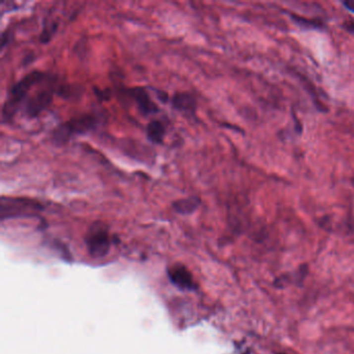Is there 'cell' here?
<instances>
[{
  "label": "cell",
  "mask_w": 354,
  "mask_h": 354,
  "mask_svg": "<svg viewBox=\"0 0 354 354\" xmlns=\"http://www.w3.org/2000/svg\"><path fill=\"white\" fill-rule=\"evenodd\" d=\"M174 109L188 116H196L198 102L196 97L188 92H178L170 99Z\"/></svg>",
  "instance_id": "obj_7"
},
{
  "label": "cell",
  "mask_w": 354,
  "mask_h": 354,
  "mask_svg": "<svg viewBox=\"0 0 354 354\" xmlns=\"http://www.w3.org/2000/svg\"><path fill=\"white\" fill-rule=\"evenodd\" d=\"M201 202L202 200L199 196H190L173 202L171 208L180 215H190L199 209Z\"/></svg>",
  "instance_id": "obj_9"
},
{
  "label": "cell",
  "mask_w": 354,
  "mask_h": 354,
  "mask_svg": "<svg viewBox=\"0 0 354 354\" xmlns=\"http://www.w3.org/2000/svg\"><path fill=\"white\" fill-rule=\"evenodd\" d=\"M96 96L98 97V99L101 101H109L111 98V92L110 90H98L97 88H94Z\"/></svg>",
  "instance_id": "obj_13"
},
{
  "label": "cell",
  "mask_w": 354,
  "mask_h": 354,
  "mask_svg": "<svg viewBox=\"0 0 354 354\" xmlns=\"http://www.w3.org/2000/svg\"><path fill=\"white\" fill-rule=\"evenodd\" d=\"M100 117L95 113H85L80 116H74L72 119L58 124L50 134L51 144L61 148L68 145L74 136L83 135L95 131L100 125Z\"/></svg>",
  "instance_id": "obj_2"
},
{
  "label": "cell",
  "mask_w": 354,
  "mask_h": 354,
  "mask_svg": "<svg viewBox=\"0 0 354 354\" xmlns=\"http://www.w3.org/2000/svg\"><path fill=\"white\" fill-rule=\"evenodd\" d=\"M343 4H344V6L349 9L350 12L354 13V0H350V1H344L343 2Z\"/></svg>",
  "instance_id": "obj_16"
},
{
  "label": "cell",
  "mask_w": 354,
  "mask_h": 354,
  "mask_svg": "<svg viewBox=\"0 0 354 354\" xmlns=\"http://www.w3.org/2000/svg\"><path fill=\"white\" fill-rule=\"evenodd\" d=\"M85 243L91 255L102 257L110 250V237L107 227L101 221L94 222L85 236Z\"/></svg>",
  "instance_id": "obj_5"
},
{
  "label": "cell",
  "mask_w": 354,
  "mask_h": 354,
  "mask_svg": "<svg viewBox=\"0 0 354 354\" xmlns=\"http://www.w3.org/2000/svg\"><path fill=\"white\" fill-rule=\"evenodd\" d=\"M147 137L154 145H162L166 132L165 125L160 120H152L147 125Z\"/></svg>",
  "instance_id": "obj_10"
},
{
  "label": "cell",
  "mask_w": 354,
  "mask_h": 354,
  "mask_svg": "<svg viewBox=\"0 0 354 354\" xmlns=\"http://www.w3.org/2000/svg\"><path fill=\"white\" fill-rule=\"evenodd\" d=\"M125 93L129 98H131L144 116L156 114L160 111L159 106L151 99L147 89L143 87H133L125 89Z\"/></svg>",
  "instance_id": "obj_6"
},
{
  "label": "cell",
  "mask_w": 354,
  "mask_h": 354,
  "mask_svg": "<svg viewBox=\"0 0 354 354\" xmlns=\"http://www.w3.org/2000/svg\"><path fill=\"white\" fill-rule=\"evenodd\" d=\"M45 209L40 201L21 197H1L0 217L1 220L17 217H34Z\"/></svg>",
  "instance_id": "obj_3"
},
{
  "label": "cell",
  "mask_w": 354,
  "mask_h": 354,
  "mask_svg": "<svg viewBox=\"0 0 354 354\" xmlns=\"http://www.w3.org/2000/svg\"><path fill=\"white\" fill-rule=\"evenodd\" d=\"M57 89L58 87H55V78L50 75L44 87L37 91L34 95L28 96L23 105L24 113L28 119H36L48 108L52 104L53 97L57 94Z\"/></svg>",
  "instance_id": "obj_4"
},
{
  "label": "cell",
  "mask_w": 354,
  "mask_h": 354,
  "mask_svg": "<svg viewBox=\"0 0 354 354\" xmlns=\"http://www.w3.org/2000/svg\"><path fill=\"white\" fill-rule=\"evenodd\" d=\"M57 27L58 24L57 22H55V21L44 20V23H43V30L39 37V41L41 44H48V43L52 40L53 36L56 34Z\"/></svg>",
  "instance_id": "obj_11"
},
{
  "label": "cell",
  "mask_w": 354,
  "mask_h": 354,
  "mask_svg": "<svg viewBox=\"0 0 354 354\" xmlns=\"http://www.w3.org/2000/svg\"><path fill=\"white\" fill-rule=\"evenodd\" d=\"M351 182H352V185L354 186V173H353V176H352V180H351Z\"/></svg>",
  "instance_id": "obj_18"
},
{
  "label": "cell",
  "mask_w": 354,
  "mask_h": 354,
  "mask_svg": "<svg viewBox=\"0 0 354 354\" xmlns=\"http://www.w3.org/2000/svg\"><path fill=\"white\" fill-rule=\"evenodd\" d=\"M168 277L176 287L183 290H191L196 287L191 273L184 266L175 265L168 269Z\"/></svg>",
  "instance_id": "obj_8"
},
{
  "label": "cell",
  "mask_w": 354,
  "mask_h": 354,
  "mask_svg": "<svg viewBox=\"0 0 354 354\" xmlns=\"http://www.w3.org/2000/svg\"><path fill=\"white\" fill-rule=\"evenodd\" d=\"M32 58H34V55H31V54L27 55L26 57H24V64H25V66L32 60Z\"/></svg>",
  "instance_id": "obj_17"
},
{
  "label": "cell",
  "mask_w": 354,
  "mask_h": 354,
  "mask_svg": "<svg viewBox=\"0 0 354 354\" xmlns=\"http://www.w3.org/2000/svg\"><path fill=\"white\" fill-rule=\"evenodd\" d=\"M49 74L40 70H34L27 73L19 81H17L7 92L6 99L1 109V123H10L28 98L30 91L39 84L47 80Z\"/></svg>",
  "instance_id": "obj_1"
},
{
  "label": "cell",
  "mask_w": 354,
  "mask_h": 354,
  "mask_svg": "<svg viewBox=\"0 0 354 354\" xmlns=\"http://www.w3.org/2000/svg\"><path fill=\"white\" fill-rule=\"evenodd\" d=\"M155 93L157 95V97L159 98V100L161 102H163V103H166L168 101V95L163 92V91H158V90H155Z\"/></svg>",
  "instance_id": "obj_14"
},
{
  "label": "cell",
  "mask_w": 354,
  "mask_h": 354,
  "mask_svg": "<svg viewBox=\"0 0 354 354\" xmlns=\"http://www.w3.org/2000/svg\"><path fill=\"white\" fill-rule=\"evenodd\" d=\"M278 354H284V353H278Z\"/></svg>",
  "instance_id": "obj_19"
},
{
  "label": "cell",
  "mask_w": 354,
  "mask_h": 354,
  "mask_svg": "<svg viewBox=\"0 0 354 354\" xmlns=\"http://www.w3.org/2000/svg\"><path fill=\"white\" fill-rule=\"evenodd\" d=\"M290 17L294 21L295 24L304 29H321L324 26V24L318 19H307L294 14H290Z\"/></svg>",
  "instance_id": "obj_12"
},
{
  "label": "cell",
  "mask_w": 354,
  "mask_h": 354,
  "mask_svg": "<svg viewBox=\"0 0 354 354\" xmlns=\"http://www.w3.org/2000/svg\"><path fill=\"white\" fill-rule=\"evenodd\" d=\"M344 25V28L351 32V34H354V20H349V21H346V22L343 24Z\"/></svg>",
  "instance_id": "obj_15"
}]
</instances>
